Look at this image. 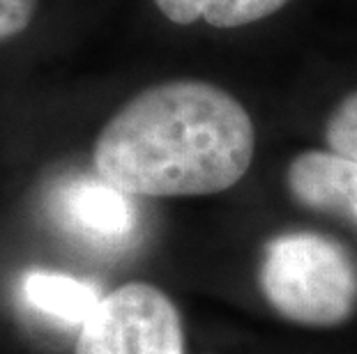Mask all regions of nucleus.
<instances>
[{"mask_svg":"<svg viewBox=\"0 0 357 354\" xmlns=\"http://www.w3.org/2000/svg\"><path fill=\"white\" fill-rule=\"evenodd\" d=\"M254 154L256 127L238 97L203 79H169L106 120L93 166L129 195L196 198L240 184Z\"/></svg>","mask_w":357,"mask_h":354,"instance_id":"1","label":"nucleus"},{"mask_svg":"<svg viewBox=\"0 0 357 354\" xmlns=\"http://www.w3.org/2000/svg\"><path fill=\"white\" fill-rule=\"evenodd\" d=\"M258 288L284 320L309 329H332L357 313V262L330 235L286 230L263 246Z\"/></svg>","mask_w":357,"mask_h":354,"instance_id":"2","label":"nucleus"},{"mask_svg":"<svg viewBox=\"0 0 357 354\" xmlns=\"http://www.w3.org/2000/svg\"><path fill=\"white\" fill-rule=\"evenodd\" d=\"M74 354H185L182 318L164 290L125 283L79 327Z\"/></svg>","mask_w":357,"mask_h":354,"instance_id":"3","label":"nucleus"},{"mask_svg":"<svg viewBox=\"0 0 357 354\" xmlns=\"http://www.w3.org/2000/svg\"><path fill=\"white\" fill-rule=\"evenodd\" d=\"M53 209L63 225L100 244L127 242L139 228L134 195L120 191L100 175L65 182L56 193Z\"/></svg>","mask_w":357,"mask_h":354,"instance_id":"4","label":"nucleus"},{"mask_svg":"<svg viewBox=\"0 0 357 354\" xmlns=\"http://www.w3.org/2000/svg\"><path fill=\"white\" fill-rule=\"evenodd\" d=\"M286 189L298 205L344 216L357 228V161L332 150H305L286 166Z\"/></svg>","mask_w":357,"mask_h":354,"instance_id":"5","label":"nucleus"},{"mask_svg":"<svg viewBox=\"0 0 357 354\" xmlns=\"http://www.w3.org/2000/svg\"><path fill=\"white\" fill-rule=\"evenodd\" d=\"M21 292L26 304L33 306L37 313L70 327H81L104 299L95 283L49 269L28 272L21 283Z\"/></svg>","mask_w":357,"mask_h":354,"instance_id":"6","label":"nucleus"},{"mask_svg":"<svg viewBox=\"0 0 357 354\" xmlns=\"http://www.w3.org/2000/svg\"><path fill=\"white\" fill-rule=\"evenodd\" d=\"M171 24H205L217 30L254 26L281 12L291 0H153Z\"/></svg>","mask_w":357,"mask_h":354,"instance_id":"7","label":"nucleus"},{"mask_svg":"<svg viewBox=\"0 0 357 354\" xmlns=\"http://www.w3.org/2000/svg\"><path fill=\"white\" fill-rule=\"evenodd\" d=\"M323 136L332 152L357 161V88L332 106Z\"/></svg>","mask_w":357,"mask_h":354,"instance_id":"8","label":"nucleus"},{"mask_svg":"<svg viewBox=\"0 0 357 354\" xmlns=\"http://www.w3.org/2000/svg\"><path fill=\"white\" fill-rule=\"evenodd\" d=\"M37 0H0V40L14 37L30 26Z\"/></svg>","mask_w":357,"mask_h":354,"instance_id":"9","label":"nucleus"}]
</instances>
